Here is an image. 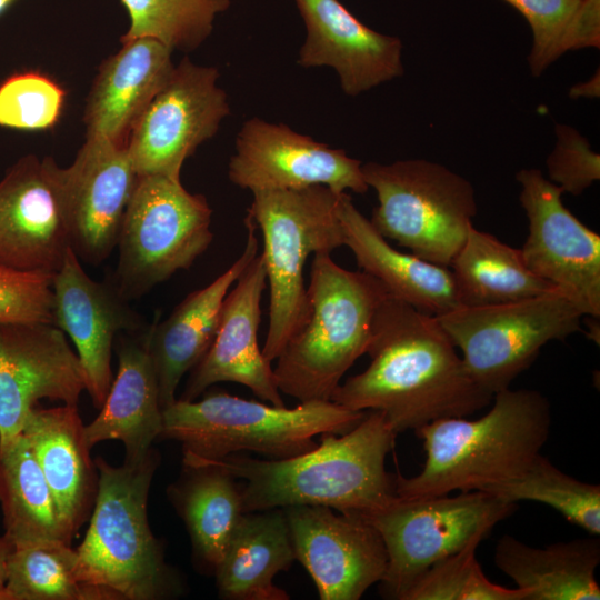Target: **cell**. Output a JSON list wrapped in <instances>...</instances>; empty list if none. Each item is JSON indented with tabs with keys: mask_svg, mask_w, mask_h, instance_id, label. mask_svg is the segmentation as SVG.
I'll list each match as a JSON object with an SVG mask.
<instances>
[{
	"mask_svg": "<svg viewBox=\"0 0 600 600\" xmlns=\"http://www.w3.org/2000/svg\"><path fill=\"white\" fill-rule=\"evenodd\" d=\"M366 353L368 368L340 383L331 401L380 411L397 433L467 418L493 399L468 373L438 318L390 293L377 310Z\"/></svg>",
	"mask_w": 600,
	"mask_h": 600,
	"instance_id": "6da1fadb",
	"label": "cell"
},
{
	"mask_svg": "<svg viewBox=\"0 0 600 600\" xmlns=\"http://www.w3.org/2000/svg\"><path fill=\"white\" fill-rule=\"evenodd\" d=\"M397 434L382 412L369 410L349 431L322 433L319 444L293 457L258 459L238 452L182 464H214L242 480L243 512L326 506L367 517L397 496L394 476L386 470Z\"/></svg>",
	"mask_w": 600,
	"mask_h": 600,
	"instance_id": "7a4b0ae2",
	"label": "cell"
},
{
	"mask_svg": "<svg viewBox=\"0 0 600 600\" xmlns=\"http://www.w3.org/2000/svg\"><path fill=\"white\" fill-rule=\"evenodd\" d=\"M479 419L432 421L417 429L426 460L414 477L394 476L398 497L481 490L521 474L541 453L551 430L548 399L533 389H503Z\"/></svg>",
	"mask_w": 600,
	"mask_h": 600,
	"instance_id": "3957f363",
	"label": "cell"
},
{
	"mask_svg": "<svg viewBox=\"0 0 600 600\" xmlns=\"http://www.w3.org/2000/svg\"><path fill=\"white\" fill-rule=\"evenodd\" d=\"M99 486L89 527L76 549L80 580L108 600H160L182 594L180 576L166 562L148 520L150 486L159 466L156 449L116 467L94 460Z\"/></svg>",
	"mask_w": 600,
	"mask_h": 600,
	"instance_id": "277c9868",
	"label": "cell"
},
{
	"mask_svg": "<svg viewBox=\"0 0 600 600\" xmlns=\"http://www.w3.org/2000/svg\"><path fill=\"white\" fill-rule=\"evenodd\" d=\"M306 323L288 340L272 368L280 392L327 401L344 373L367 352L377 310L389 291L363 271L347 270L330 253H314Z\"/></svg>",
	"mask_w": 600,
	"mask_h": 600,
	"instance_id": "5b68a950",
	"label": "cell"
},
{
	"mask_svg": "<svg viewBox=\"0 0 600 600\" xmlns=\"http://www.w3.org/2000/svg\"><path fill=\"white\" fill-rule=\"evenodd\" d=\"M366 413L331 400L288 408L212 391L201 400L177 399L164 408L160 438L182 444V463L242 451L283 459L313 449L316 436L349 431Z\"/></svg>",
	"mask_w": 600,
	"mask_h": 600,
	"instance_id": "8992f818",
	"label": "cell"
},
{
	"mask_svg": "<svg viewBox=\"0 0 600 600\" xmlns=\"http://www.w3.org/2000/svg\"><path fill=\"white\" fill-rule=\"evenodd\" d=\"M341 194L326 186L252 192L247 217L262 233L261 256L270 291L269 327L262 348L269 362L278 358L309 317L306 260L311 253H331L344 246L338 216Z\"/></svg>",
	"mask_w": 600,
	"mask_h": 600,
	"instance_id": "52a82bcc",
	"label": "cell"
},
{
	"mask_svg": "<svg viewBox=\"0 0 600 600\" xmlns=\"http://www.w3.org/2000/svg\"><path fill=\"white\" fill-rule=\"evenodd\" d=\"M362 173L378 198L370 222L386 239L449 267L477 214L470 181L426 159L367 162Z\"/></svg>",
	"mask_w": 600,
	"mask_h": 600,
	"instance_id": "ba28073f",
	"label": "cell"
},
{
	"mask_svg": "<svg viewBox=\"0 0 600 600\" xmlns=\"http://www.w3.org/2000/svg\"><path fill=\"white\" fill-rule=\"evenodd\" d=\"M211 222L207 198L189 192L181 180L138 176L122 219L110 281L127 301L141 298L189 269L209 248Z\"/></svg>",
	"mask_w": 600,
	"mask_h": 600,
	"instance_id": "9c48e42d",
	"label": "cell"
},
{
	"mask_svg": "<svg viewBox=\"0 0 600 600\" xmlns=\"http://www.w3.org/2000/svg\"><path fill=\"white\" fill-rule=\"evenodd\" d=\"M584 313L559 290L520 301L458 307L438 320L471 378L494 394L536 360L550 341L581 330Z\"/></svg>",
	"mask_w": 600,
	"mask_h": 600,
	"instance_id": "30bf717a",
	"label": "cell"
},
{
	"mask_svg": "<svg viewBox=\"0 0 600 600\" xmlns=\"http://www.w3.org/2000/svg\"><path fill=\"white\" fill-rule=\"evenodd\" d=\"M517 503L482 490L457 496L396 498L364 517L380 533L388 557L380 583L384 598L402 600L438 561L464 547L479 532L514 512Z\"/></svg>",
	"mask_w": 600,
	"mask_h": 600,
	"instance_id": "8fae6325",
	"label": "cell"
},
{
	"mask_svg": "<svg viewBox=\"0 0 600 600\" xmlns=\"http://www.w3.org/2000/svg\"><path fill=\"white\" fill-rule=\"evenodd\" d=\"M219 71L184 57L134 124L127 150L138 176L180 180L182 166L230 114Z\"/></svg>",
	"mask_w": 600,
	"mask_h": 600,
	"instance_id": "7c38bea8",
	"label": "cell"
},
{
	"mask_svg": "<svg viewBox=\"0 0 600 600\" xmlns=\"http://www.w3.org/2000/svg\"><path fill=\"white\" fill-rule=\"evenodd\" d=\"M529 234L520 248L526 266L572 300L588 317H600V236L562 202L563 191L538 169L516 174Z\"/></svg>",
	"mask_w": 600,
	"mask_h": 600,
	"instance_id": "4fadbf2b",
	"label": "cell"
},
{
	"mask_svg": "<svg viewBox=\"0 0 600 600\" xmlns=\"http://www.w3.org/2000/svg\"><path fill=\"white\" fill-rule=\"evenodd\" d=\"M228 178L251 192L326 186L338 193L369 190L360 160L283 123L246 120L229 160Z\"/></svg>",
	"mask_w": 600,
	"mask_h": 600,
	"instance_id": "5bb4252c",
	"label": "cell"
},
{
	"mask_svg": "<svg viewBox=\"0 0 600 600\" xmlns=\"http://www.w3.org/2000/svg\"><path fill=\"white\" fill-rule=\"evenodd\" d=\"M299 561L321 600H358L387 569V551L378 530L362 516L336 513L326 506L284 508Z\"/></svg>",
	"mask_w": 600,
	"mask_h": 600,
	"instance_id": "9a60e30c",
	"label": "cell"
},
{
	"mask_svg": "<svg viewBox=\"0 0 600 600\" xmlns=\"http://www.w3.org/2000/svg\"><path fill=\"white\" fill-rule=\"evenodd\" d=\"M86 377L53 323L0 324V449L17 438L41 399L78 406Z\"/></svg>",
	"mask_w": 600,
	"mask_h": 600,
	"instance_id": "2e32d148",
	"label": "cell"
},
{
	"mask_svg": "<svg viewBox=\"0 0 600 600\" xmlns=\"http://www.w3.org/2000/svg\"><path fill=\"white\" fill-rule=\"evenodd\" d=\"M56 177L71 247L80 260L98 266L117 247L138 174L127 147L86 137L73 162Z\"/></svg>",
	"mask_w": 600,
	"mask_h": 600,
	"instance_id": "e0dca14e",
	"label": "cell"
},
{
	"mask_svg": "<svg viewBox=\"0 0 600 600\" xmlns=\"http://www.w3.org/2000/svg\"><path fill=\"white\" fill-rule=\"evenodd\" d=\"M56 167L28 154L0 180V266L54 273L72 248Z\"/></svg>",
	"mask_w": 600,
	"mask_h": 600,
	"instance_id": "ac0fdd59",
	"label": "cell"
},
{
	"mask_svg": "<svg viewBox=\"0 0 600 600\" xmlns=\"http://www.w3.org/2000/svg\"><path fill=\"white\" fill-rule=\"evenodd\" d=\"M52 291L54 324L72 340L86 391L100 409L113 380L111 359L117 337L148 327L110 280H93L84 271L72 248L53 273Z\"/></svg>",
	"mask_w": 600,
	"mask_h": 600,
	"instance_id": "d6986e66",
	"label": "cell"
},
{
	"mask_svg": "<svg viewBox=\"0 0 600 600\" xmlns=\"http://www.w3.org/2000/svg\"><path fill=\"white\" fill-rule=\"evenodd\" d=\"M227 293L211 346L190 371L179 399L196 400L218 382L248 387L259 399L283 407L271 362L259 347L261 299L267 273L261 254H257Z\"/></svg>",
	"mask_w": 600,
	"mask_h": 600,
	"instance_id": "ffe728a7",
	"label": "cell"
},
{
	"mask_svg": "<svg viewBox=\"0 0 600 600\" xmlns=\"http://www.w3.org/2000/svg\"><path fill=\"white\" fill-rule=\"evenodd\" d=\"M306 27L297 62L332 68L351 97L403 74L402 42L356 18L339 0H294Z\"/></svg>",
	"mask_w": 600,
	"mask_h": 600,
	"instance_id": "44dd1931",
	"label": "cell"
},
{
	"mask_svg": "<svg viewBox=\"0 0 600 600\" xmlns=\"http://www.w3.org/2000/svg\"><path fill=\"white\" fill-rule=\"evenodd\" d=\"M247 240L239 258L206 287L190 292L164 319L146 331V346L159 387L162 410L173 403L182 377L211 346L223 300L250 261L258 254L257 227L244 218Z\"/></svg>",
	"mask_w": 600,
	"mask_h": 600,
	"instance_id": "7402d4cb",
	"label": "cell"
},
{
	"mask_svg": "<svg viewBox=\"0 0 600 600\" xmlns=\"http://www.w3.org/2000/svg\"><path fill=\"white\" fill-rule=\"evenodd\" d=\"M77 406L38 408L29 412L21 433L28 440L56 502L68 538L90 518L99 472L90 458Z\"/></svg>",
	"mask_w": 600,
	"mask_h": 600,
	"instance_id": "603a6c76",
	"label": "cell"
},
{
	"mask_svg": "<svg viewBox=\"0 0 600 600\" xmlns=\"http://www.w3.org/2000/svg\"><path fill=\"white\" fill-rule=\"evenodd\" d=\"M172 51L156 39L138 38L104 60L84 109L86 137L127 147L134 124L174 69Z\"/></svg>",
	"mask_w": 600,
	"mask_h": 600,
	"instance_id": "cb8c5ba5",
	"label": "cell"
},
{
	"mask_svg": "<svg viewBox=\"0 0 600 600\" xmlns=\"http://www.w3.org/2000/svg\"><path fill=\"white\" fill-rule=\"evenodd\" d=\"M146 331L117 337V374L100 412L83 428L90 449L101 441L119 440L126 449L124 460L131 462L149 453L162 429L159 387L146 346Z\"/></svg>",
	"mask_w": 600,
	"mask_h": 600,
	"instance_id": "d4e9b609",
	"label": "cell"
},
{
	"mask_svg": "<svg viewBox=\"0 0 600 600\" xmlns=\"http://www.w3.org/2000/svg\"><path fill=\"white\" fill-rule=\"evenodd\" d=\"M338 216L344 246L358 267L382 282L391 296L434 317L460 307L451 270L391 247L348 192L339 198Z\"/></svg>",
	"mask_w": 600,
	"mask_h": 600,
	"instance_id": "484cf974",
	"label": "cell"
},
{
	"mask_svg": "<svg viewBox=\"0 0 600 600\" xmlns=\"http://www.w3.org/2000/svg\"><path fill=\"white\" fill-rule=\"evenodd\" d=\"M296 552L283 509L243 512L216 569L219 597L227 600H289L273 583Z\"/></svg>",
	"mask_w": 600,
	"mask_h": 600,
	"instance_id": "4316f807",
	"label": "cell"
},
{
	"mask_svg": "<svg viewBox=\"0 0 600 600\" xmlns=\"http://www.w3.org/2000/svg\"><path fill=\"white\" fill-rule=\"evenodd\" d=\"M496 566L529 592L528 600H599L596 570L598 538L557 542L544 548L502 536L494 549Z\"/></svg>",
	"mask_w": 600,
	"mask_h": 600,
	"instance_id": "83f0119b",
	"label": "cell"
},
{
	"mask_svg": "<svg viewBox=\"0 0 600 600\" xmlns=\"http://www.w3.org/2000/svg\"><path fill=\"white\" fill-rule=\"evenodd\" d=\"M168 497L186 524L196 563L214 574L243 513L240 483L214 464L183 466Z\"/></svg>",
	"mask_w": 600,
	"mask_h": 600,
	"instance_id": "f1b7e54d",
	"label": "cell"
},
{
	"mask_svg": "<svg viewBox=\"0 0 600 600\" xmlns=\"http://www.w3.org/2000/svg\"><path fill=\"white\" fill-rule=\"evenodd\" d=\"M449 267L460 307L509 303L557 290L529 270L520 249L473 226Z\"/></svg>",
	"mask_w": 600,
	"mask_h": 600,
	"instance_id": "f546056e",
	"label": "cell"
},
{
	"mask_svg": "<svg viewBox=\"0 0 600 600\" xmlns=\"http://www.w3.org/2000/svg\"><path fill=\"white\" fill-rule=\"evenodd\" d=\"M0 502L4 533L14 546L40 541L71 544L50 488L22 433L0 449Z\"/></svg>",
	"mask_w": 600,
	"mask_h": 600,
	"instance_id": "4dcf8cb0",
	"label": "cell"
},
{
	"mask_svg": "<svg viewBox=\"0 0 600 600\" xmlns=\"http://www.w3.org/2000/svg\"><path fill=\"white\" fill-rule=\"evenodd\" d=\"M0 600H108L97 588L83 583L77 553L62 541L14 546Z\"/></svg>",
	"mask_w": 600,
	"mask_h": 600,
	"instance_id": "1f68e13d",
	"label": "cell"
},
{
	"mask_svg": "<svg viewBox=\"0 0 600 600\" xmlns=\"http://www.w3.org/2000/svg\"><path fill=\"white\" fill-rule=\"evenodd\" d=\"M529 23L528 56L534 77L570 50L600 47L599 0H502Z\"/></svg>",
	"mask_w": 600,
	"mask_h": 600,
	"instance_id": "d6a6232c",
	"label": "cell"
},
{
	"mask_svg": "<svg viewBox=\"0 0 600 600\" xmlns=\"http://www.w3.org/2000/svg\"><path fill=\"white\" fill-rule=\"evenodd\" d=\"M481 490L510 503H544L590 534L600 533V487L564 473L541 453L518 477Z\"/></svg>",
	"mask_w": 600,
	"mask_h": 600,
	"instance_id": "836d02e7",
	"label": "cell"
},
{
	"mask_svg": "<svg viewBox=\"0 0 600 600\" xmlns=\"http://www.w3.org/2000/svg\"><path fill=\"white\" fill-rule=\"evenodd\" d=\"M130 26L120 38L156 39L171 50L192 51L212 32L216 18L230 0H120Z\"/></svg>",
	"mask_w": 600,
	"mask_h": 600,
	"instance_id": "e575fe53",
	"label": "cell"
},
{
	"mask_svg": "<svg viewBox=\"0 0 600 600\" xmlns=\"http://www.w3.org/2000/svg\"><path fill=\"white\" fill-rule=\"evenodd\" d=\"M488 534L477 533L459 551L430 567L402 600H528L527 590L493 583L483 573L476 550Z\"/></svg>",
	"mask_w": 600,
	"mask_h": 600,
	"instance_id": "d590c367",
	"label": "cell"
},
{
	"mask_svg": "<svg viewBox=\"0 0 600 600\" xmlns=\"http://www.w3.org/2000/svg\"><path fill=\"white\" fill-rule=\"evenodd\" d=\"M66 91L50 77L27 71L0 84V127L17 130H48L61 116Z\"/></svg>",
	"mask_w": 600,
	"mask_h": 600,
	"instance_id": "8d00e7d4",
	"label": "cell"
},
{
	"mask_svg": "<svg viewBox=\"0 0 600 600\" xmlns=\"http://www.w3.org/2000/svg\"><path fill=\"white\" fill-rule=\"evenodd\" d=\"M53 273L0 266V324L53 323Z\"/></svg>",
	"mask_w": 600,
	"mask_h": 600,
	"instance_id": "74e56055",
	"label": "cell"
},
{
	"mask_svg": "<svg viewBox=\"0 0 600 600\" xmlns=\"http://www.w3.org/2000/svg\"><path fill=\"white\" fill-rule=\"evenodd\" d=\"M556 134L554 149L547 159L548 179L563 193L579 196L600 179V156L572 127L557 124Z\"/></svg>",
	"mask_w": 600,
	"mask_h": 600,
	"instance_id": "f35d334b",
	"label": "cell"
},
{
	"mask_svg": "<svg viewBox=\"0 0 600 600\" xmlns=\"http://www.w3.org/2000/svg\"><path fill=\"white\" fill-rule=\"evenodd\" d=\"M13 548V542L6 533L0 537V592L7 582L8 562Z\"/></svg>",
	"mask_w": 600,
	"mask_h": 600,
	"instance_id": "ab89813d",
	"label": "cell"
},
{
	"mask_svg": "<svg viewBox=\"0 0 600 600\" xmlns=\"http://www.w3.org/2000/svg\"><path fill=\"white\" fill-rule=\"evenodd\" d=\"M599 73L594 74L589 81L579 83L577 86H573L570 89V97L572 98H580V97H587V98H594L599 97Z\"/></svg>",
	"mask_w": 600,
	"mask_h": 600,
	"instance_id": "60d3db41",
	"label": "cell"
},
{
	"mask_svg": "<svg viewBox=\"0 0 600 600\" xmlns=\"http://www.w3.org/2000/svg\"><path fill=\"white\" fill-rule=\"evenodd\" d=\"M14 0H0V14L13 2Z\"/></svg>",
	"mask_w": 600,
	"mask_h": 600,
	"instance_id": "b9f144b4",
	"label": "cell"
}]
</instances>
